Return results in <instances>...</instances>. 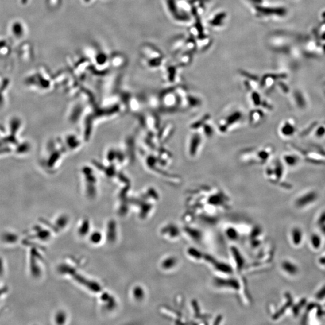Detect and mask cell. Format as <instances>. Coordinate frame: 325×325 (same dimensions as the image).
Instances as JSON below:
<instances>
[{"mask_svg":"<svg viewBox=\"0 0 325 325\" xmlns=\"http://www.w3.org/2000/svg\"><path fill=\"white\" fill-rule=\"evenodd\" d=\"M290 239L293 246H300L304 240V233L302 228L299 226L293 227L290 232Z\"/></svg>","mask_w":325,"mask_h":325,"instance_id":"277c9868","label":"cell"},{"mask_svg":"<svg viewBox=\"0 0 325 325\" xmlns=\"http://www.w3.org/2000/svg\"><path fill=\"white\" fill-rule=\"evenodd\" d=\"M203 135L200 133H194L190 137L188 143V153L191 157H195L201 151L203 139Z\"/></svg>","mask_w":325,"mask_h":325,"instance_id":"7a4b0ae2","label":"cell"},{"mask_svg":"<svg viewBox=\"0 0 325 325\" xmlns=\"http://www.w3.org/2000/svg\"><path fill=\"white\" fill-rule=\"evenodd\" d=\"M317 223L318 226L320 227L325 224V211L322 212L317 218Z\"/></svg>","mask_w":325,"mask_h":325,"instance_id":"30bf717a","label":"cell"},{"mask_svg":"<svg viewBox=\"0 0 325 325\" xmlns=\"http://www.w3.org/2000/svg\"><path fill=\"white\" fill-rule=\"evenodd\" d=\"M322 235L318 233H312L309 237V242L311 248L314 250L321 249L323 245Z\"/></svg>","mask_w":325,"mask_h":325,"instance_id":"8992f818","label":"cell"},{"mask_svg":"<svg viewBox=\"0 0 325 325\" xmlns=\"http://www.w3.org/2000/svg\"><path fill=\"white\" fill-rule=\"evenodd\" d=\"M281 269L287 275L294 277L299 273V267L294 261L290 260H285L281 264Z\"/></svg>","mask_w":325,"mask_h":325,"instance_id":"5b68a950","label":"cell"},{"mask_svg":"<svg viewBox=\"0 0 325 325\" xmlns=\"http://www.w3.org/2000/svg\"><path fill=\"white\" fill-rule=\"evenodd\" d=\"M261 11L262 13L265 14H273V15H277L279 16L285 15L287 13L286 10L284 8H267V9H264L262 8L261 9Z\"/></svg>","mask_w":325,"mask_h":325,"instance_id":"ba28073f","label":"cell"},{"mask_svg":"<svg viewBox=\"0 0 325 325\" xmlns=\"http://www.w3.org/2000/svg\"><path fill=\"white\" fill-rule=\"evenodd\" d=\"M319 228H320V230L321 231V234L322 235H325V224L323 225H322V226H320Z\"/></svg>","mask_w":325,"mask_h":325,"instance_id":"7c38bea8","label":"cell"},{"mask_svg":"<svg viewBox=\"0 0 325 325\" xmlns=\"http://www.w3.org/2000/svg\"><path fill=\"white\" fill-rule=\"evenodd\" d=\"M249 122L252 125H257L263 118V114L259 110H252L249 116Z\"/></svg>","mask_w":325,"mask_h":325,"instance_id":"52a82bcc","label":"cell"},{"mask_svg":"<svg viewBox=\"0 0 325 325\" xmlns=\"http://www.w3.org/2000/svg\"><path fill=\"white\" fill-rule=\"evenodd\" d=\"M317 199V195L316 193L314 192H307L297 198L295 201V205L298 208H304L316 201Z\"/></svg>","mask_w":325,"mask_h":325,"instance_id":"3957f363","label":"cell"},{"mask_svg":"<svg viewBox=\"0 0 325 325\" xmlns=\"http://www.w3.org/2000/svg\"></svg>","mask_w":325,"mask_h":325,"instance_id":"4fadbf2b","label":"cell"},{"mask_svg":"<svg viewBox=\"0 0 325 325\" xmlns=\"http://www.w3.org/2000/svg\"><path fill=\"white\" fill-rule=\"evenodd\" d=\"M319 264L322 265V266H324L325 267V255L322 257H320L319 258Z\"/></svg>","mask_w":325,"mask_h":325,"instance_id":"8fae6325","label":"cell"},{"mask_svg":"<svg viewBox=\"0 0 325 325\" xmlns=\"http://www.w3.org/2000/svg\"><path fill=\"white\" fill-rule=\"evenodd\" d=\"M243 118H244V115L242 111L235 110L226 117L220 119L218 122L217 128L220 133H228L235 126L241 124L240 122Z\"/></svg>","mask_w":325,"mask_h":325,"instance_id":"6da1fadb","label":"cell"},{"mask_svg":"<svg viewBox=\"0 0 325 325\" xmlns=\"http://www.w3.org/2000/svg\"><path fill=\"white\" fill-rule=\"evenodd\" d=\"M315 297L317 300H323L325 299V285L322 286L315 293Z\"/></svg>","mask_w":325,"mask_h":325,"instance_id":"9c48e42d","label":"cell"}]
</instances>
